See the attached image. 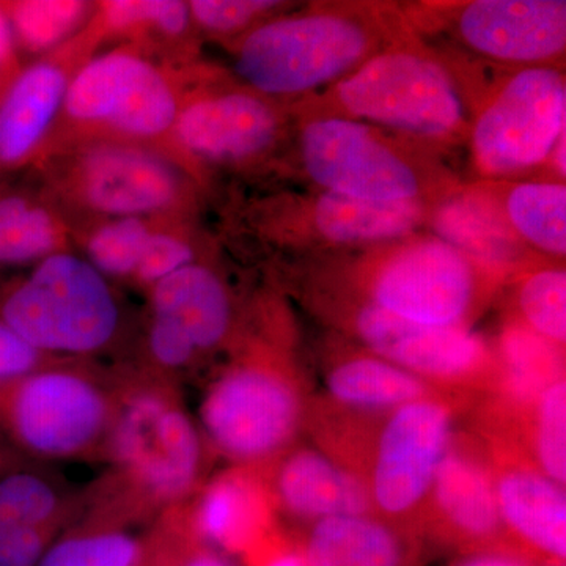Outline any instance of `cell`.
<instances>
[{"instance_id":"1","label":"cell","mask_w":566,"mask_h":566,"mask_svg":"<svg viewBox=\"0 0 566 566\" xmlns=\"http://www.w3.org/2000/svg\"><path fill=\"white\" fill-rule=\"evenodd\" d=\"M412 31L400 3H297L227 48V70L253 91L290 106L333 87Z\"/></svg>"},{"instance_id":"2","label":"cell","mask_w":566,"mask_h":566,"mask_svg":"<svg viewBox=\"0 0 566 566\" xmlns=\"http://www.w3.org/2000/svg\"><path fill=\"white\" fill-rule=\"evenodd\" d=\"M301 268L386 314L450 329H472L509 281L430 230Z\"/></svg>"},{"instance_id":"3","label":"cell","mask_w":566,"mask_h":566,"mask_svg":"<svg viewBox=\"0 0 566 566\" xmlns=\"http://www.w3.org/2000/svg\"><path fill=\"white\" fill-rule=\"evenodd\" d=\"M290 112L368 123L444 156L465 147L469 133L468 99L455 66L416 31L333 87L290 104Z\"/></svg>"},{"instance_id":"4","label":"cell","mask_w":566,"mask_h":566,"mask_svg":"<svg viewBox=\"0 0 566 566\" xmlns=\"http://www.w3.org/2000/svg\"><path fill=\"white\" fill-rule=\"evenodd\" d=\"M290 177L363 202L430 207L463 185L444 155L415 140L349 118L297 115Z\"/></svg>"},{"instance_id":"5","label":"cell","mask_w":566,"mask_h":566,"mask_svg":"<svg viewBox=\"0 0 566 566\" xmlns=\"http://www.w3.org/2000/svg\"><path fill=\"white\" fill-rule=\"evenodd\" d=\"M199 62L170 65L128 44L96 52L71 82L40 158L77 142L115 140L163 153L191 175L175 145V128Z\"/></svg>"},{"instance_id":"6","label":"cell","mask_w":566,"mask_h":566,"mask_svg":"<svg viewBox=\"0 0 566 566\" xmlns=\"http://www.w3.org/2000/svg\"><path fill=\"white\" fill-rule=\"evenodd\" d=\"M189 172L212 193L216 177H290L293 115L289 104L248 87L222 66H193L175 128Z\"/></svg>"},{"instance_id":"7","label":"cell","mask_w":566,"mask_h":566,"mask_svg":"<svg viewBox=\"0 0 566 566\" xmlns=\"http://www.w3.org/2000/svg\"><path fill=\"white\" fill-rule=\"evenodd\" d=\"M434 207L370 203L304 186L234 192L222 207V230L244 248L322 260L427 230Z\"/></svg>"},{"instance_id":"8","label":"cell","mask_w":566,"mask_h":566,"mask_svg":"<svg viewBox=\"0 0 566 566\" xmlns=\"http://www.w3.org/2000/svg\"><path fill=\"white\" fill-rule=\"evenodd\" d=\"M461 55L472 180L538 178L566 136V74L558 66L499 69Z\"/></svg>"},{"instance_id":"9","label":"cell","mask_w":566,"mask_h":566,"mask_svg":"<svg viewBox=\"0 0 566 566\" xmlns=\"http://www.w3.org/2000/svg\"><path fill=\"white\" fill-rule=\"evenodd\" d=\"M29 170L70 223L200 216L211 196L163 153L125 142H77L46 153Z\"/></svg>"},{"instance_id":"10","label":"cell","mask_w":566,"mask_h":566,"mask_svg":"<svg viewBox=\"0 0 566 566\" xmlns=\"http://www.w3.org/2000/svg\"><path fill=\"white\" fill-rule=\"evenodd\" d=\"M102 457L114 471L112 488L120 486L129 510L170 509L200 485L205 439L169 379L122 371Z\"/></svg>"},{"instance_id":"11","label":"cell","mask_w":566,"mask_h":566,"mask_svg":"<svg viewBox=\"0 0 566 566\" xmlns=\"http://www.w3.org/2000/svg\"><path fill=\"white\" fill-rule=\"evenodd\" d=\"M0 322L54 359L93 360L129 337L117 285L76 251L32 264L0 289Z\"/></svg>"},{"instance_id":"12","label":"cell","mask_w":566,"mask_h":566,"mask_svg":"<svg viewBox=\"0 0 566 566\" xmlns=\"http://www.w3.org/2000/svg\"><path fill=\"white\" fill-rule=\"evenodd\" d=\"M120 374L91 360L57 359L0 385V436L21 457L36 461L103 455Z\"/></svg>"},{"instance_id":"13","label":"cell","mask_w":566,"mask_h":566,"mask_svg":"<svg viewBox=\"0 0 566 566\" xmlns=\"http://www.w3.org/2000/svg\"><path fill=\"white\" fill-rule=\"evenodd\" d=\"M203 439L243 468H259L286 452L304 419L292 365L277 346L245 340L200 403Z\"/></svg>"},{"instance_id":"14","label":"cell","mask_w":566,"mask_h":566,"mask_svg":"<svg viewBox=\"0 0 566 566\" xmlns=\"http://www.w3.org/2000/svg\"><path fill=\"white\" fill-rule=\"evenodd\" d=\"M307 300L316 311L359 342L365 352L419 376L441 392L493 386V345L472 329L405 322L307 275Z\"/></svg>"},{"instance_id":"15","label":"cell","mask_w":566,"mask_h":566,"mask_svg":"<svg viewBox=\"0 0 566 566\" xmlns=\"http://www.w3.org/2000/svg\"><path fill=\"white\" fill-rule=\"evenodd\" d=\"M412 29L444 35L465 57L499 69H565V0H468L403 7Z\"/></svg>"},{"instance_id":"16","label":"cell","mask_w":566,"mask_h":566,"mask_svg":"<svg viewBox=\"0 0 566 566\" xmlns=\"http://www.w3.org/2000/svg\"><path fill=\"white\" fill-rule=\"evenodd\" d=\"M452 420L447 395L387 412L363 479L374 515L394 521L422 515L436 472L452 441Z\"/></svg>"},{"instance_id":"17","label":"cell","mask_w":566,"mask_h":566,"mask_svg":"<svg viewBox=\"0 0 566 566\" xmlns=\"http://www.w3.org/2000/svg\"><path fill=\"white\" fill-rule=\"evenodd\" d=\"M104 46L92 17L73 39L14 74L0 95V172L31 169L57 123L71 82Z\"/></svg>"},{"instance_id":"18","label":"cell","mask_w":566,"mask_h":566,"mask_svg":"<svg viewBox=\"0 0 566 566\" xmlns=\"http://www.w3.org/2000/svg\"><path fill=\"white\" fill-rule=\"evenodd\" d=\"M488 460L505 534L516 536L535 553L564 564L565 488L547 479L523 452L505 442L494 441Z\"/></svg>"},{"instance_id":"19","label":"cell","mask_w":566,"mask_h":566,"mask_svg":"<svg viewBox=\"0 0 566 566\" xmlns=\"http://www.w3.org/2000/svg\"><path fill=\"white\" fill-rule=\"evenodd\" d=\"M420 516L463 542L490 543L505 534L490 460L474 442L452 436Z\"/></svg>"},{"instance_id":"20","label":"cell","mask_w":566,"mask_h":566,"mask_svg":"<svg viewBox=\"0 0 566 566\" xmlns=\"http://www.w3.org/2000/svg\"><path fill=\"white\" fill-rule=\"evenodd\" d=\"M145 296L148 314L180 327L202 357L237 342L240 334L237 303L218 266V256L175 271L155 283Z\"/></svg>"},{"instance_id":"21","label":"cell","mask_w":566,"mask_h":566,"mask_svg":"<svg viewBox=\"0 0 566 566\" xmlns=\"http://www.w3.org/2000/svg\"><path fill=\"white\" fill-rule=\"evenodd\" d=\"M266 483L274 505L294 517L374 515L364 480L346 465L314 449L283 453Z\"/></svg>"},{"instance_id":"22","label":"cell","mask_w":566,"mask_h":566,"mask_svg":"<svg viewBox=\"0 0 566 566\" xmlns=\"http://www.w3.org/2000/svg\"><path fill=\"white\" fill-rule=\"evenodd\" d=\"M253 471L237 465L203 488L189 521L193 536L233 554H251L270 538L274 502Z\"/></svg>"},{"instance_id":"23","label":"cell","mask_w":566,"mask_h":566,"mask_svg":"<svg viewBox=\"0 0 566 566\" xmlns=\"http://www.w3.org/2000/svg\"><path fill=\"white\" fill-rule=\"evenodd\" d=\"M93 18L104 44H128L170 65H191L203 59L202 40L182 0H102Z\"/></svg>"},{"instance_id":"24","label":"cell","mask_w":566,"mask_h":566,"mask_svg":"<svg viewBox=\"0 0 566 566\" xmlns=\"http://www.w3.org/2000/svg\"><path fill=\"white\" fill-rule=\"evenodd\" d=\"M427 230L506 279L531 264L546 262L517 243L472 180L463 181L444 202L436 205Z\"/></svg>"},{"instance_id":"25","label":"cell","mask_w":566,"mask_h":566,"mask_svg":"<svg viewBox=\"0 0 566 566\" xmlns=\"http://www.w3.org/2000/svg\"><path fill=\"white\" fill-rule=\"evenodd\" d=\"M472 181L517 243L546 262L565 263L566 182L547 178Z\"/></svg>"},{"instance_id":"26","label":"cell","mask_w":566,"mask_h":566,"mask_svg":"<svg viewBox=\"0 0 566 566\" xmlns=\"http://www.w3.org/2000/svg\"><path fill=\"white\" fill-rule=\"evenodd\" d=\"M74 251L66 216L43 189L0 181V268H29Z\"/></svg>"},{"instance_id":"27","label":"cell","mask_w":566,"mask_h":566,"mask_svg":"<svg viewBox=\"0 0 566 566\" xmlns=\"http://www.w3.org/2000/svg\"><path fill=\"white\" fill-rule=\"evenodd\" d=\"M326 389L345 408L386 415L422 398L447 395L364 348L334 357L326 371Z\"/></svg>"},{"instance_id":"28","label":"cell","mask_w":566,"mask_h":566,"mask_svg":"<svg viewBox=\"0 0 566 566\" xmlns=\"http://www.w3.org/2000/svg\"><path fill=\"white\" fill-rule=\"evenodd\" d=\"M405 556L397 528L374 515L316 521L303 554L305 566H401Z\"/></svg>"},{"instance_id":"29","label":"cell","mask_w":566,"mask_h":566,"mask_svg":"<svg viewBox=\"0 0 566 566\" xmlns=\"http://www.w3.org/2000/svg\"><path fill=\"white\" fill-rule=\"evenodd\" d=\"M504 289H510V312L506 319L521 324L565 352V263L531 264L513 274Z\"/></svg>"},{"instance_id":"30","label":"cell","mask_w":566,"mask_h":566,"mask_svg":"<svg viewBox=\"0 0 566 566\" xmlns=\"http://www.w3.org/2000/svg\"><path fill=\"white\" fill-rule=\"evenodd\" d=\"M159 218H109L71 222L73 249L104 277L132 282Z\"/></svg>"},{"instance_id":"31","label":"cell","mask_w":566,"mask_h":566,"mask_svg":"<svg viewBox=\"0 0 566 566\" xmlns=\"http://www.w3.org/2000/svg\"><path fill=\"white\" fill-rule=\"evenodd\" d=\"M74 499L54 475L22 463L0 474V531L10 527H61Z\"/></svg>"},{"instance_id":"32","label":"cell","mask_w":566,"mask_h":566,"mask_svg":"<svg viewBox=\"0 0 566 566\" xmlns=\"http://www.w3.org/2000/svg\"><path fill=\"white\" fill-rule=\"evenodd\" d=\"M218 251V238L203 229L200 216L159 218L129 285L148 292L155 283L188 264L216 259Z\"/></svg>"},{"instance_id":"33","label":"cell","mask_w":566,"mask_h":566,"mask_svg":"<svg viewBox=\"0 0 566 566\" xmlns=\"http://www.w3.org/2000/svg\"><path fill=\"white\" fill-rule=\"evenodd\" d=\"M17 50L41 57L54 51L92 20L96 2L88 0H17L2 2Z\"/></svg>"},{"instance_id":"34","label":"cell","mask_w":566,"mask_h":566,"mask_svg":"<svg viewBox=\"0 0 566 566\" xmlns=\"http://www.w3.org/2000/svg\"><path fill=\"white\" fill-rule=\"evenodd\" d=\"M140 539L115 524L84 527L52 543L39 566H140Z\"/></svg>"},{"instance_id":"35","label":"cell","mask_w":566,"mask_h":566,"mask_svg":"<svg viewBox=\"0 0 566 566\" xmlns=\"http://www.w3.org/2000/svg\"><path fill=\"white\" fill-rule=\"evenodd\" d=\"M528 441L524 453L547 479L566 485V381L558 379L526 411Z\"/></svg>"},{"instance_id":"36","label":"cell","mask_w":566,"mask_h":566,"mask_svg":"<svg viewBox=\"0 0 566 566\" xmlns=\"http://www.w3.org/2000/svg\"><path fill=\"white\" fill-rule=\"evenodd\" d=\"M191 20L202 43L227 50L271 18L294 9L296 2L282 0H191Z\"/></svg>"},{"instance_id":"37","label":"cell","mask_w":566,"mask_h":566,"mask_svg":"<svg viewBox=\"0 0 566 566\" xmlns=\"http://www.w3.org/2000/svg\"><path fill=\"white\" fill-rule=\"evenodd\" d=\"M142 353L148 364V374L164 379L188 370L202 359V354L180 327L150 314L142 331Z\"/></svg>"},{"instance_id":"38","label":"cell","mask_w":566,"mask_h":566,"mask_svg":"<svg viewBox=\"0 0 566 566\" xmlns=\"http://www.w3.org/2000/svg\"><path fill=\"white\" fill-rule=\"evenodd\" d=\"M57 527H10L0 531V566H39Z\"/></svg>"},{"instance_id":"39","label":"cell","mask_w":566,"mask_h":566,"mask_svg":"<svg viewBox=\"0 0 566 566\" xmlns=\"http://www.w3.org/2000/svg\"><path fill=\"white\" fill-rule=\"evenodd\" d=\"M52 360L57 359L36 352L18 337L9 326L0 322V385L31 374Z\"/></svg>"},{"instance_id":"40","label":"cell","mask_w":566,"mask_h":566,"mask_svg":"<svg viewBox=\"0 0 566 566\" xmlns=\"http://www.w3.org/2000/svg\"><path fill=\"white\" fill-rule=\"evenodd\" d=\"M18 61L17 44L11 33L9 18L0 2V95L6 91L7 85L13 80L14 74L21 69Z\"/></svg>"},{"instance_id":"41","label":"cell","mask_w":566,"mask_h":566,"mask_svg":"<svg viewBox=\"0 0 566 566\" xmlns=\"http://www.w3.org/2000/svg\"><path fill=\"white\" fill-rule=\"evenodd\" d=\"M270 538L256 547L249 556L253 557L255 566H305L303 554L292 553V551L268 549Z\"/></svg>"},{"instance_id":"42","label":"cell","mask_w":566,"mask_h":566,"mask_svg":"<svg viewBox=\"0 0 566 566\" xmlns=\"http://www.w3.org/2000/svg\"><path fill=\"white\" fill-rule=\"evenodd\" d=\"M453 566H531L521 558L505 556V554H479L464 558Z\"/></svg>"},{"instance_id":"43","label":"cell","mask_w":566,"mask_h":566,"mask_svg":"<svg viewBox=\"0 0 566 566\" xmlns=\"http://www.w3.org/2000/svg\"><path fill=\"white\" fill-rule=\"evenodd\" d=\"M174 566H230L214 554L202 549L188 551L185 556L175 557Z\"/></svg>"},{"instance_id":"44","label":"cell","mask_w":566,"mask_h":566,"mask_svg":"<svg viewBox=\"0 0 566 566\" xmlns=\"http://www.w3.org/2000/svg\"><path fill=\"white\" fill-rule=\"evenodd\" d=\"M22 457L18 455L13 449L9 446V442L0 436V474L7 469L13 468V465L22 463Z\"/></svg>"}]
</instances>
